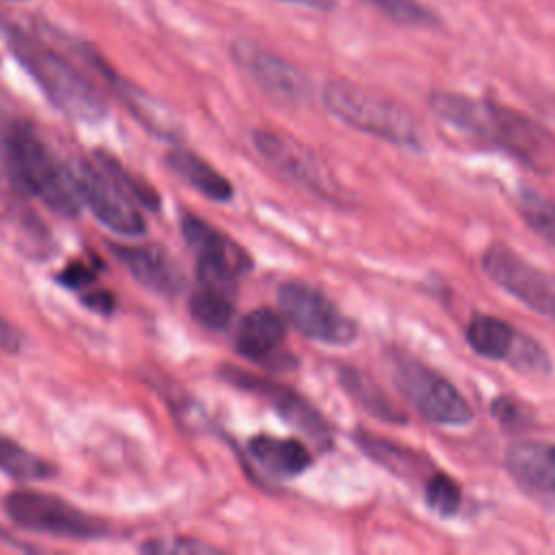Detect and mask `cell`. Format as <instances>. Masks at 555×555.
Returning a JSON list of instances; mask_svg holds the SVG:
<instances>
[{
    "mask_svg": "<svg viewBox=\"0 0 555 555\" xmlns=\"http://www.w3.org/2000/svg\"><path fill=\"white\" fill-rule=\"evenodd\" d=\"M338 382L343 390L373 418H379L390 425H403L408 421L405 412L386 395V390L369 373L356 366H340Z\"/></svg>",
    "mask_w": 555,
    "mask_h": 555,
    "instance_id": "21",
    "label": "cell"
},
{
    "mask_svg": "<svg viewBox=\"0 0 555 555\" xmlns=\"http://www.w3.org/2000/svg\"><path fill=\"white\" fill-rule=\"evenodd\" d=\"M481 269L499 288L555 323V273L531 264L503 243H492L481 254Z\"/></svg>",
    "mask_w": 555,
    "mask_h": 555,
    "instance_id": "9",
    "label": "cell"
},
{
    "mask_svg": "<svg viewBox=\"0 0 555 555\" xmlns=\"http://www.w3.org/2000/svg\"><path fill=\"white\" fill-rule=\"evenodd\" d=\"M384 13L390 22L412 28H431L440 20L438 15L418 0H364Z\"/></svg>",
    "mask_w": 555,
    "mask_h": 555,
    "instance_id": "28",
    "label": "cell"
},
{
    "mask_svg": "<svg viewBox=\"0 0 555 555\" xmlns=\"http://www.w3.org/2000/svg\"><path fill=\"white\" fill-rule=\"evenodd\" d=\"M247 451L262 470L280 479L297 477L312 464L310 451L297 438L258 434L247 442Z\"/></svg>",
    "mask_w": 555,
    "mask_h": 555,
    "instance_id": "18",
    "label": "cell"
},
{
    "mask_svg": "<svg viewBox=\"0 0 555 555\" xmlns=\"http://www.w3.org/2000/svg\"><path fill=\"white\" fill-rule=\"evenodd\" d=\"M82 304L95 312H111L115 306V297L108 291H91L82 295Z\"/></svg>",
    "mask_w": 555,
    "mask_h": 555,
    "instance_id": "32",
    "label": "cell"
},
{
    "mask_svg": "<svg viewBox=\"0 0 555 555\" xmlns=\"http://www.w3.org/2000/svg\"><path fill=\"white\" fill-rule=\"evenodd\" d=\"M390 366L399 392L431 425L464 427L473 421L466 397L442 373L423 360L401 351H390Z\"/></svg>",
    "mask_w": 555,
    "mask_h": 555,
    "instance_id": "5",
    "label": "cell"
},
{
    "mask_svg": "<svg viewBox=\"0 0 555 555\" xmlns=\"http://www.w3.org/2000/svg\"><path fill=\"white\" fill-rule=\"evenodd\" d=\"M466 345L481 358L505 362L516 371L546 375L553 369L548 351L522 330L492 314H475L464 330Z\"/></svg>",
    "mask_w": 555,
    "mask_h": 555,
    "instance_id": "8",
    "label": "cell"
},
{
    "mask_svg": "<svg viewBox=\"0 0 555 555\" xmlns=\"http://www.w3.org/2000/svg\"><path fill=\"white\" fill-rule=\"evenodd\" d=\"M505 470L520 488L555 499V442L518 440L509 444Z\"/></svg>",
    "mask_w": 555,
    "mask_h": 555,
    "instance_id": "15",
    "label": "cell"
},
{
    "mask_svg": "<svg viewBox=\"0 0 555 555\" xmlns=\"http://www.w3.org/2000/svg\"><path fill=\"white\" fill-rule=\"evenodd\" d=\"M98 278V269L95 264H89L85 260H74L69 262L61 273H59V282L67 288H85L87 284H91Z\"/></svg>",
    "mask_w": 555,
    "mask_h": 555,
    "instance_id": "31",
    "label": "cell"
},
{
    "mask_svg": "<svg viewBox=\"0 0 555 555\" xmlns=\"http://www.w3.org/2000/svg\"><path fill=\"white\" fill-rule=\"evenodd\" d=\"M74 169L82 204L100 223L124 236H141L145 219L137 202L93 160H80Z\"/></svg>",
    "mask_w": 555,
    "mask_h": 555,
    "instance_id": "10",
    "label": "cell"
},
{
    "mask_svg": "<svg viewBox=\"0 0 555 555\" xmlns=\"http://www.w3.org/2000/svg\"><path fill=\"white\" fill-rule=\"evenodd\" d=\"M325 108L349 128L382 139L386 143L423 150V130L416 117L399 102L336 78L323 87Z\"/></svg>",
    "mask_w": 555,
    "mask_h": 555,
    "instance_id": "4",
    "label": "cell"
},
{
    "mask_svg": "<svg viewBox=\"0 0 555 555\" xmlns=\"http://www.w3.org/2000/svg\"><path fill=\"white\" fill-rule=\"evenodd\" d=\"M95 158V163L137 202V204H141V206H145V208H150V210H156L158 208V204H160V197H158V193L150 186V184H145L143 180H139L134 173H130L115 156H111V154H106V152H95L93 154Z\"/></svg>",
    "mask_w": 555,
    "mask_h": 555,
    "instance_id": "27",
    "label": "cell"
},
{
    "mask_svg": "<svg viewBox=\"0 0 555 555\" xmlns=\"http://www.w3.org/2000/svg\"><path fill=\"white\" fill-rule=\"evenodd\" d=\"M423 499L434 514L451 518L462 507V488L451 475L431 468L423 481Z\"/></svg>",
    "mask_w": 555,
    "mask_h": 555,
    "instance_id": "26",
    "label": "cell"
},
{
    "mask_svg": "<svg viewBox=\"0 0 555 555\" xmlns=\"http://www.w3.org/2000/svg\"><path fill=\"white\" fill-rule=\"evenodd\" d=\"M356 442L362 449V453H366L373 462H377L379 466H384L386 470L399 475V477H408L410 473H414L418 466V453H414L412 449H405L397 442L384 440L379 436L360 431L356 434Z\"/></svg>",
    "mask_w": 555,
    "mask_h": 555,
    "instance_id": "24",
    "label": "cell"
},
{
    "mask_svg": "<svg viewBox=\"0 0 555 555\" xmlns=\"http://www.w3.org/2000/svg\"><path fill=\"white\" fill-rule=\"evenodd\" d=\"M89 63L104 76V80L115 89L117 98L126 104V108L145 126L150 128V132L173 139L180 134V126L173 119V115L160 104L156 102L152 95H147L145 91H141L139 87H134L132 82L124 80L121 76H117L106 63L104 59H100L93 50H87Z\"/></svg>",
    "mask_w": 555,
    "mask_h": 555,
    "instance_id": "16",
    "label": "cell"
},
{
    "mask_svg": "<svg viewBox=\"0 0 555 555\" xmlns=\"http://www.w3.org/2000/svg\"><path fill=\"white\" fill-rule=\"evenodd\" d=\"M117 262L145 288L173 297L182 288V275L169 254L158 245H111Z\"/></svg>",
    "mask_w": 555,
    "mask_h": 555,
    "instance_id": "14",
    "label": "cell"
},
{
    "mask_svg": "<svg viewBox=\"0 0 555 555\" xmlns=\"http://www.w3.org/2000/svg\"><path fill=\"white\" fill-rule=\"evenodd\" d=\"M7 46L41 87L46 98L74 121L95 124L106 117V104L95 87L59 52L15 26H2Z\"/></svg>",
    "mask_w": 555,
    "mask_h": 555,
    "instance_id": "3",
    "label": "cell"
},
{
    "mask_svg": "<svg viewBox=\"0 0 555 555\" xmlns=\"http://www.w3.org/2000/svg\"><path fill=\"white\" fill-rule=\"evenodd\" d=\"M236 306V293L197 284L189 299L191 317L208 330H225L232 323Z\"/></svg>",
    "mask_w": 555,
    "mask_h": 555,
    "instance_id": "22",
    "label": "cell"
},
{
    "mask_svg": "<svg viewBox=\"0 0 555 555\" xmlns=\"http://www.w3.org/2000/svg\"><path fill=\"white\" fill-rule=\"evenodd\" d=\"M427 106L444 124L483 145L505 152L535 171H555V137L529 115L490 98L444 89L431 91Z\"/></svg>",
    "mask_w": 555,
    "mask_h": 555,
    "instance_id": "1",
    "label": "cell"
},
{
    "mask_svg": "<svg viewBox=\"0 0 555 555\" xmlns=\"http://www.w3.org/2000/svg\"><path fill=\"white\" fill-rule=\"evenodd\" d=\"M221 377L230 386L264 399L284 421H288L293 427L310 436L314 442L327 444L332 440V427L325 421V416L295 388L234 366H223Z\"/></svg>",
    "mask_w": 555,
    "mask_h": 555,
    "instance_id": "12",
    "label": "cell"
},
{
    "mask_svg": "<svg viewBox=\"0 0 555 555\" xmlns=\"http://www.w3.org/2000/svg\"><path fill=\"white\" fill-rule=\"evenodd\" d=\"M232 59L243 67L258 89L280 106H297L308 98L306 76L286 59L251 43L236 39L230 46Z\"/></svg>",
    "mask_w": 555,
    "mask_h": 555,
    "instance_id": "13",
    "label": "cell"
},
{
    "mask_svg": "<svg viewBox=\"0 0 555 555\" xmlns=\"http://www.w3.org/2000/svg\"><path fill=\"white\" fill-rule=\"evenodd\" d=\"M20 345H22V334L0 317V349L17 351Z\"/></svg>",
    "mask_w": 555,
    "mask_h": 555,
    "instance_id": "33",
    "label": "cell"
},
{
    "mask_svg": "<svg viewBox=\"0 0 555 555\" xmlns=\"http://www.w3.org/2000/svg\"><path fill=\"white\" fill-rule=\"evenodd\" d=\"M4 163L15 186L63 217H76L82 199L74 169L56 158L28 121H13L4 137Z\"/></svg>",
    "mask_w": 555,
    "mask_h": 555,
    "instance_id": "2",
    "label": "cell"
},
{
    "mask_svg": "<svg viewBox=\"0 0 555 555\" xmlns=\"http://www.w3.org/2000/svg\"><path fill=\"white\" fill-rule=\"evenodd\" d=\"M254 145L260 152V156L284 178H288L293 184L323 197V199H336L338 186L325 165L317 158L314 152H310L304 143L295 141L293 137L258 128L254 132Z\"/></svg>",
    "mask_w": 555,
    "mask_h": 555,
    "instance_id": "11",
    "label": "cell"
},
{
    "mask_svg": "<svg viewBox=\"0 0 555 555\" xmlns=\"http://www.w3.org/2000/svg\"><path fill=\"white\" fill-rule=\"evenodd\" d=\"M0 470L17 481H43L50 479L56 468L15 442L13 438H7L0 434Z\"/></svg>",
    "mask_w": 555,
    "mask_h": 555,
    "instance_id": "23",
    "label": "cell"
},
{
    "mask_svg": "<svg viewBox=\"0 0 555 555\" xmlns=\"http://www.w3.org/2000/svg\"><path fill=\"white\" fill-rule=\"evenodd\" d=\"M4 512L22 529L56 538L95 540L111 531L104 520L78 509L56 494L41 490H15L7 494Z\"/></svg>",
    "mask_w": 555,
    "mask_h": 555,
    "instance_id": "6",
    "label": "cell"
},
{
    "mask_svg": "<svg viewBox=\"0 0 555 555\" xmlns=\"http://www.w3.org/2000/svg\"><path fill=\"white\" fill-rule=\"evenodd\" d=\"M180 230L186 243L191 245V249L195 251V256H212V258L225 260L238 273H245L251 269V258L247 256V251L241 245H236L230 236H225L223 232L212 228L208 221H204L202 217L193 212H182Z\"/></svg>",
    "mask_w": 555,
    "mask_h": 555,
    "instance_id": "19",
    "label": "cell"
},
{
    "mask_svg": "<svg viewBox=\"0 0 555 555\" xmlns=\"http://www.w3.org/2000/svg\"><path fill=\"white\" fill-rule=\"evenodd\" d=\"M492 418L503 429H525L531 423V416L525 412V405L512 395H499L490 403Z\"/></svg>",
    "mask_w": 555,
    "mask_h": 555,
    "instance_id": "29",
    "label": "cell"
},
{
    "mask_svg": "<svg viewBox=\"0 0 555 555\" xmlns=\"http://www.w3.org/2000/svg\"><path fill=\"white\" fill-rule=\"evenodd\" d=\"M284 314L271 308L247 312L234 334V349L247 360H267L286 338Z\"/></svg>",
    "mask_w": 555,
    "mask_h": 555,
    "instance_id": "17",
    "label": "cell"
},
{
    "mask_svg": "<svg viewBox=\"0 0 555 555\" xmlns=\"http://www.w3.org/2000/svg\"><path fill=\"white\" fill-rule=\"evenodd\" d=\"M2 2H24V0H2Z\"/></svg>",
    "mask_w": 555,
    "mask_h": 555,
    "instance_id": "35",
    "label": "cell"
},
{
    "mask_svg": "<svg viewBox=\"0 0 555 555\" xmlns=\"http://www.w3.org/2000/svg\"><path fill=\"white\" fill-rule=\"evenodd\" d=\"M518 215L538 238L555 249V199L531 186H522L518 191Z\"/></svg>",
    "mask_w": 555,
    "mask_h": 555,
    "instance_id": "25",
    "label": "cell"
},
{
    "mask_svg": "<svg viewBox=\"0 0 555 555\" xmlns=\"http://www.w3.org/2000/svg\"><path fill=\"white\" fill-rule=\"evenodd\" d=\"M141 551L165 555V553H215L217 548L210 546V544H202L197 540H191V538H184V540L176 538V540H152V542H145L141 546Z\"/></svg>",
    "mask_w": 555,
    "mask_h": 555,
    "instance_id": "30",
    "label": "cell"
},
{
    "mask_svg": "<svg viewBox=\"0 0 555 555\" xmlns=\"http://www.w3.org/2000/svg\"><path fill=\"white\" fill-rule=\"evenodd\" d=\"M284 319L310 340L345 347L358 338V325L327 295L306 282H284L278 291Z\"/></svg>",
    "mask_w": 555,
    "mask_h": 555,
    "instance_id": "7",
    "label": "cell"
},
{
    "mask_svg": "<svg viewBox=\"0 0 555 555\" xmlns=\"http://www.w3.org/2000/svg\"><path fill=\"white\" fill-rule=\"evenodd\" d=\"M282 2H293V4L317 9V11H332V9H336V0H282Z\"/></svg>",
    "mask_w": 555,
    "mask_h": 555,
    "instance_id": "34",
    "label": "cell"
},
{
    "mask_svg": "<svg viewBox=\"0 0 555 555\" xmlns=\"http://www.w3.org/2000/svg\"><path fill=\"white\" fill-rule=\"evenodd\" d=\"M167 167L184 180L189 186H193L197 193L212 202H230L234 195V189L230 180L219 173L210 163H206L202 156L186 147H171L165 156Z\"/></svg>",
    "mask_w": 555,
    "mask_h": 555,
    "instance_id": "20",
    "label": "cell"
}]
</instances>
